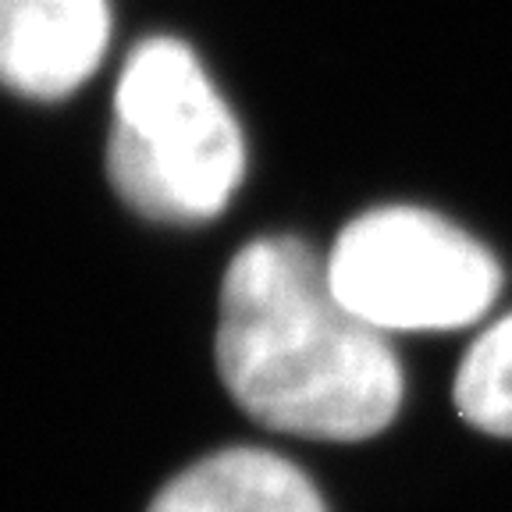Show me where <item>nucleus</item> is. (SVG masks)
<instances>
[{"mask_svg":"<svg viewBox=\"0 0 512 512\" xmlns=\"http://www.w3.org/2000/svg\"><path fill=\"white\" fill-rule=\"evenodd\" d=\"M214 352L228 395L281 434L367 441L402 406L388 335L335 296L328 256L296 235H267L235 253Z\"/></svg>","mask_w":512,"mask_h":512,"instance_id":"obj_1","label":"nucleus"},{"mask_svg":"<svg viewBox=\"0 0 512 512\" xmlns=\"http://www.w3.org/2000/svg\"><path fill=\"white\" fill-rule=\"evenodd\" d=\"M246 175V139L200 57L175 36L128 54L114 93L107 178L139 217L214 221Z\"/></svg>","mask_w":512,"mask_h":512,"instance_id":"obj_2","label":"nucleus"},{"mask_svg":"<svg viewBox=\"0 0 512 512\" xmlns=\"http://www.w3.org/2000/svg\"><path fill=\"white\" fill-rule=\"evenodd\" d=\"M335 296L377 331H456L502 292V267L459 224L424 207H377L328 253Z\"/></svg>","mask_w":512,"mask_h":512,"instance_id":"obj_3","label":"nucleus"},{"mask_svg":"<svg viewBox=\"0 0 512 512\" xmlns=\"http://www.w3.org/2000/svg\"><path fill=\"white\" fill-rule=\"evenodd\" d=\"M111 43L107 0H0V86L64 100L100 68Z\"/></svg>","mask_w":512,"mask_h":512,"instance_id":"obj_4","label":"nucleus"},{"mask_svg":"<svg viewBox=\"0 0 512 512\" xmlns=\"http://www.w3.org/2000/svg\"><path fill=\"white\" fill-rule=\"evenodd\" d=\"M146 512H328L317 484L267 448H221L153 495Z\"/></svg>","mask_w":512,"mask_h":512,"instance_id":"obj_5","label":"nucleus"},{"mask_svg":"<svg viewBox=\"0 0 512 512\" xmlns=\"http://www.w3.org/2000/svg\"><path fill=\"white\" fill-rule=\"evenodd\" d=\"M452 399L470 427L512 438V313L473 338L456 370Z\"/></svg>","mask_w":512,"mask_h":512,"instance_id":"obj_6","label":"nucleus"}]
</instances>
